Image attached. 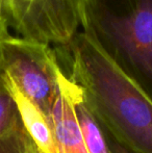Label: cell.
Masks as SVG:
<instances>
[{
    "mask_svg": "<svg viewBox=\"0 0 152 153\" xmlns=\"http://www.w3.org/2000/svg\"><path fill=\"white\" fill-rule=\"evenodd\" d=\"M74 113L83 143L89 153H127L104 129L92 114L76 85L74 94Z\"/></svg>",
    "mask_w": 152,
    "mask_h": 153,
    "instance_id": "cell-6",
    "label": "cell"
},
{
    "mask_svg": "<svg viewBox=\"0 0 152 153\" xmlns=\"http://www.w3.org/2000/svg\"><path fill=\"white\" fill-rule=\"evenodd\" d=\"M6 85L18 104L21 119L27 132L33 137L41 153H59L52 122L47 119L46 116L20 92L13 88L10 83L6 82Z\"/></svg>",
    "mask_w": 152,
    "mask_h": 153,
    "instance_id": "cell-7",
    "label": "cell"
},
{
    "mask_svg": "<svg viewBox=\"0 0 152 153\" xmlns=\"http://www.w3.org/2000/svg\"><path fill=\"white\" fill-rule=\"evenodd\" d=\"M2 76L51 121L66 74L54 48L8 34L2 42Z\"/></svg>",
    "mask_w": 152,
    "mask_h": 153,
    "instance_id": "cell-3",
    "label": "cell"
},
{
    "mask_svg": "<svg viewBox=\"0 0 152 153\" xmlns=\"http://www.w3.org/2000/svg\"><path fill=\"white\" fill-rule=\"evenodd\" d=\"M82 0H1L2 25L17 36L52 47L67 45L81 28Z\"/></svg>",
    "mask_w": 152,
    "mask_h": 153,
    "instance_id": "cell-4",
    "label": "cell"
},
{
    "mask_svg": "<svg viewBox=\"0 0 152 153\" xmlns=\"http://www.w3.org/2000/svg\"><path fill=\"white\" fill-rule=\"evenodd\" d=\"M76 85L66 75L51 114V122L59 153H89L83 143L75 113Z\"/></svg>",
    "mask_w": 152,
    "mask_h": 153,
    "instance_id": "cell-5",
    "label": "cell"
},
{
    "mask_svg": "<svg viewBox=\"0 0 152 153\" xmlns=\"http://www.w3.org/2000/svg\"><path fill=\"white\" fill-rule=\"evenodd\" d=\"M81 28L152 101V0H82Z\"/></svg>",
    "mask_w": 152,
    "mask_h": 153,
    "instance_id": "cell-2",
    "label": "cell"
},
{
    "mask_svg": "<svg viewBox=\"0 0 152 153\" xmlns=\"http://www.w3.org/2000/svg\"><path fill=\"white\" fill-rule=\"evenodd\" d=\"M10 34V31L7 29L3 28L0 26V78L2 76V72H3V54H2V42L6 36Z\"/></svg>",
    "mask_w": 152,
    "mask_h": 153,
    "instance_id": "cell-10",
    "label": "cell"
},
{
    "mask_svg": "<svg viewBox=\"0 0 152 153\" xmlns=\"http://www.w3.org/2000/svg\"><path fill=\"white\" fill-rule=\"evenodd\" d=\"M22 122L16 100L3 77L0 78V135L8 132Z\"/></svg>",
    "mask_w": 152,
    "mask_h": 153,
    "instance_id": "cell-9",
    "label": "cell"
},
{
    "mask_svg": "<svg viewBox=\"0 0 152 153\" xmlns=\"http://www.w3.org/2000/svg\"><path fill=\"white\" fill-rule=\"evenodd\" d=\"M0 153H41L23 122L0 135Z\"/></svg>",
    "mask_w": 152,
    "mask_h": 153,
    "instance_id": "cell-8",
    "label": "cell"
},
{
    "mask_svg": "<svg viewBox=\"0 0 152 153\" xmlns=\"http://www.w3.org/2000/svg\"><path fill=\"white\" fill-rule=\"evenodd\" d=\"M96 119L127 153H152V101L82 31L53 47Z\"/></svg>",
    "mask_w": 152,
    "mask_h": 153,
    "instance_id": "cell-1",
    "label": "cell"
}]
</instances>
